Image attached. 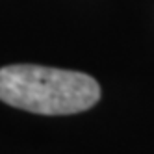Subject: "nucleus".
Instances as JSON below:
<instances>
[{
  "instance_id": "obj_1",
  "label": "nucleus",
  "mask_w": 154,
  "mask_h": 154,
  "mask_svg": "<svg viewBox=\"0 0 154 154\" xmlns=\"http://www.w3.org/2000/svg\"><path fill=\"white\" fill-rule=\"evenodd\" d=\"M0 100L32 113L71 115L100 100V85L84 72L17 63L0 69Z\"/></svg>"
}]
</instances>
